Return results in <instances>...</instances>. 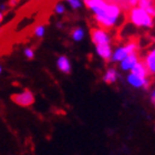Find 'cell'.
<instances>
[{
	"instance_id": "15",
	"label": "cell",
	"mask_w": 155,
	"mask_h": 155,
	"mask_svg": "<svg viewBox=\"0 0 155 155\" xmlns=\"http://www.w3.org/2000/svg\"><path fill=\"white\" fill-rule=\"evenodd\" d=\"M33 35L37 37V38H42V37L45 35V25H39L35 28V31H33Z\"/></svg>"
},
{
	"instance_id": "20",
	"label": "cell",
	"mask_w": 155,
	"mask_h": 155,
	"mask_svg": "<svg viewBox=\"0 0 155 155\" xmlns=\"http://www.w3.org/2000/svg\"><path fill=\"white\" fill-rule=\"evenodd\" d=\"M2 18H3L2 11H0V23H1V21H2Z\"/></svg>"
},
{
	"instance_id": "4",
	"label": "cell",
	"mask_w": 155,
	"mask_h": 155,
	"mask_svg": "<svg viewBox=\"0 0 155 155\" xmlns=\"http://www.w3.org/2000/svg\"><path fill=\"white\" fill-rule=\"evenodd\" d=\"M11 100L18 105L21 107H30L35 103V95L30 90H23L22 92L13 94L11 97Z\"/></svg>"
},
{
	"instance_id": "9",
	"label": "cell",
	"mask_w": 155,
	"mask_h": 155,
	"mask_svg": "<svg viewBox=\"0 0 155 155\" xmlns=\"http://www.w3.org/2000/svg\"><path fill=\"white\" fill-rule=\"evenodd\" d=\"M95 51H97V55L102 58L103 60H111L113 51L111 48V45H97L95 47Z\"/></svg>"
},
{
	"instance_id": "17",
	"label": "cell",
	"mask_w": 155,
	"mask_h": 155,
	"mask_svg": "<svg viewBox=\"0 0 155 155\" xmlns=\"http://www.w3.org/2000/svg\"><path fill=\"white\" fill-rule=\"evenodd\" d=\"M68 3H69V6L71 7L73 10L80 9L81 7H82V2L79 1V0H69Z\"/></svg>"
},
{
	"instance_id": "10",
	"label": "cell",
	"mask_w": 155,
	"mask_h": 155,
	"mask_svg": "<svg viewBox=\"0 0 155 155\" xmlns=\"http://www.w3.org/2000/svg\"><path fill=\"white\" fill-rule=\"evenodd\" d=\"M131 73L137 75V77H140V78H144V79H147V77H149V74H150V72H149V70H147V68H146L145 62L144 61L137 62L135 64V67L131 70Z\"/></svg>"
},
{
	"instance_id": "5",
	"label": "cell",
	"mask_w": 155,
	"mask_h": 155,
	"mask_svg": "<svg viewBox=\"0 0 155 155\" xmlns=\"http://www.w3.org/2000/svg\"><path fill=\"white\" fill-rule=\"evenodd\" d=\"M91 39L94 45H111V37L105 29L97 28V29H92L91 31Z\"/></svg>"
},
{
	"instance_id": "14",
	"label": "cell",
	"mask_w": 155,
	"mask_h": 155,
	"mask_svg": "<svg viewBox=\"0 0 155 155\" xmlns=\"http://www.w3.org/2000/svg\"><path fill=\"white\" fill-rule=\"evenodd\" d=\"M84 36H85L84 29H83V28H81V27H79V28H75V29L73 30V31H72V33H71L72 39H73L75 42L82 41V40L84 39Z\"/></svg>"
},
{
	"instance_id": "19",
	"label": "cell",
	"mask_w": 155,
	"mask_h": 155,
	"mask_svg": "<svg viewBox=\"0 0 155 155\" xmlns=\"http://www.w3.org/2000/svg\"><path fill=\"white\" fill-rule=\"evenodd\" d=\"M151 102H152V104L155 107V90H153L152 93H151Z\"/></svg>"
},
{
	"instance_id": "3",
	"label": "cell",
	"mask_w": 155,
	"mask_h": 155,
	"mask_svg": "<svg viewBox=\"0 0 155 155\" xmlns=\"http://www.w3.org/2000/svg\"><path fill=\"white\" fill-rule=\"evenodd\" d=\"M139 49V45L136 43L135 41H130L127 42L126 45H122V47H119L116 48L113 51V54H112V58H111V61L112 62H121L129 57L130 54H134L136 53Z\"/></svg>"
},
{
	"instance_id": "8",
	"label": "cell",
	"mask_w": 155,
	"mask_h": 155,
	"mask_svg": "<svg viewBox=\"0 0 155 155\" xmlns=\"http://www.w3.org/2000/svg\"><path fill=\"white\" fill-rule=\"evenodd\" d=\"M57 67L62 73H64V74H69L70 72H71V62L70 60L68 59V57H65V55H60L57 60Z\"/></svg>"
},
{
	"instance_id": "7",
	"label": "cell",
	"mask_w": 155,
	"mask_h": 155,
	"mask_svg": "<svg viewBox=\"0 0 155 155\" xmlns=\"http://www.w3.org/2000/svg\"><path fill=\"white\" fill-rule=\"evenodd\" d=\"M139 61H140V59H139L137 53L130 54L129 57H126V58L124 59L121 63H120V68H121V70H123V71H130L131 72V70L135 67V64Z\"/></svg>"
},
{
	"instance_id": "16",
	"label": "cell",
	"mask_w": 155,
	"mask_h": 155,
	"mask_svg": "<svg viewBox=\"0 0 155 155\" xmlns=\"http://www.w3.org/2000/svg\"><path fill=\"white\" fill-rule=\"evenodd\" d=\"M54 12L58 13V15H63V13L65 12V6L63 5V3H61V2L55 3V6H54Z\"/></svg>"
},
{
	"instance_id": "21",
	"label": "cell",
	"mask_w": 155,
	"mask_h": 155,
	"mask_svg": "<svg viewBox=\"0 0 155 155\" xmlns=\"http://www.w3.org/2000/svg\"><path fill=\"white\" fill-rule=\"evenodd\" d=\"M1 72H2V67L0 65V74H1Z\"/></svg>"
},
{
	"instance_id": "22",
	"label": "cell",
	"mask_w": 155,
	"mask_h": 155,
	"mask_svg": "<svg viewBox=\"0 0 155 155\" xmlns=\"http://www.w3.org/2000/svg\"><path fill=\"white\" fill-rule=\"evenodd\" d=\"M154 130H155V127H154Z\"/></svg>"
},
{
	"instance_id": "13",
	"label": "cell",
	"mask_w": 155,
	"mask_h": 155,
	"mask_svg": "<svg viewBox=\"0 0 155 155\" xmlns=\"http://www.w3.org/2000/svg\"><path fill=\"white\" fill-rule=\"evenodd\" d=\"M139 7L145 10L152 18L155 17V5L153 1H151V0H140Z\"/></svg>"
},
{
	"instance_id": "11",
	"label": "cell",
	"mask_w": 155,
	"mask_h": 155,
	"mask_svg": "<svg viewBox=\"0 0 155 155\" xmlns=\"http://www.w3.org/2000/svg\"><path fill=\"white\" fill-rule=\"evenodd\" d=\"M145 65L151 74H155V48L152 49L145 57Z\"/></svg>"
},
{
	"instance_id": "1",
	"label": "cell",
	"mask_w": 155,
	"mask_h": 155,
	"mask_svg": "<svg viewBox=\"0 0 155 155\" xmlns=\"http://www.w3.org/2000/svg\"><path fill=\"white\" fill-rule=\"evenodd\" d=\"M84 5L93 12L94 18L102 29L113 28L122 13V9L117 2H107L104 0H85Z\"/></svg>"
},
{
	"instance_id": "18",
	"label": "cell",
	"mask_w": 155,
	"mask_h": 155,
	"mask_svg": "<svg viewBox=\"0 0 155 155\" xmlns=\"http://www.w3.org/2000/svg\"><path fill=\"white\" fill-rule=\"evenodd\" d=\"M25 55L28 59H33L35 58V51L31 48H26L25 49Z\"/></svg>"
},
{
	"instance_id": "6",
	"label": "cell",
	"mask_w": 155,
	"mask_h": 155,
	"mask_svg": "<svg viewBox=\"0 0 155 155\" xmlns=\"http://www.w3.org/2000/svg\"><path fill=\"white\" fill-rule=\"evenodd\" d=\"M126 80H127V83L130 85H132L133 87H136V89H141V87H143V89H149V85H150L149 79L140 78L130 72V74H127Z\"/></svg>"
},
{
	"instance_id": "12",
	"label": "cell",
	"mask_w": 155,
	"mask_h": 155,
	"mask_svg": "<svg viewBox=\"0 0 155 155\" xmlns=\"http://www.w3.org/2000/svg\"><path fill=\"white\" fill-rule=\"evenodd\" d=\"M117 78H119V73L116 71V69L109 68L103 75V81L107 84H112V83H115Z\"/></svg>"
},
{
	"instance_id": "2",
	"label": "cell",
	"mask_w": 155,
	"mask_h": 155,
	"mask_svg": "<svg viewBox=\"0 0 155 155\" xmlns=\"http://www.w3.org/2000/svg\"><path fill=\"white\" fill-rule=\"evenodd\" d=\"M129 19L134 26L139 27V28H152L154 25L152 17L144 9L140 8L139 6L130 10Z\"/></svg>"
}]
</instances>
